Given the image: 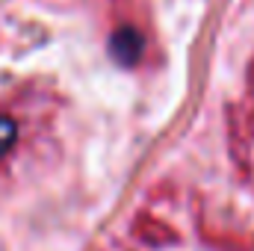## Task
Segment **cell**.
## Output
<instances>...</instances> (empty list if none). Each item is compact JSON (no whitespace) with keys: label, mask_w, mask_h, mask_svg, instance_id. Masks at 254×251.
<instances>
[{"label":"cell","mask_w":254,"mask_h":251,"mask_svg":"<svg viewBox=\"0 0 254 251\" xmlns=\"http://www.w3.org/2000/svg\"><path fill=\"white\" fill-rule=\"evenodd\" d=\"M110 54L113 60L125 68H136L148 54V33L136 24V21H122L113 36H110Z\"/></svg>","instance_id":"cell-1"},{"label":"cell","mask_w":254,"mask_h":251,"mask_svg":"<svg viewBox=\"0 0 254 251\" xmlns=\"http://www.w3.org/2000/svg\"><path fill=\"white\" fill-rule=\"evenodd\" d=\"M15 136H18V127H15V122H12V119H6V116H0V157L12 148Z\"/></svg>","instance_id":"cell-2"}]
</instances>
